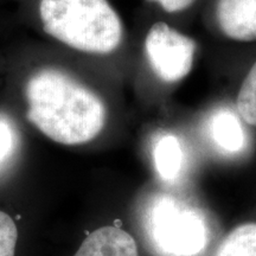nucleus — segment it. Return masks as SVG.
I'll return each instance as SVG.
<instances>
[{
  "mask_svg": "<svg viewBox=\"0 0 256 256\" xmlns=\"http://www.w3.org/2000/svg\"><path fill=\"white\" fill-rule=\"evenodd\" d=\"M26 118L50 140L78 146L94 140L107 120L104 102L96 92L60 68H40L24 88Z\"/></svg>",
  "mask_w": 256,
  "mask_h": 256,
  "instance_id": "f257e3e1",
  "label": "nucleus"
},
{
  "mask_svg": "<svg viewBox=\"0 0 256 256\" xmlns=\"http://www.w3.org/2000/svg\"><path fill=\"white\" fill-rule=\"evenodd\" d=\"M38 18L48 36L88 55H110L124 40V24L110 0H40Z\"/></svg>",
  "mask_w": 256,
  "mask_h": 256,
  "instance_id": "f03ea898",
  "label": "nucleus"
},
{
  "mask_svg": "<svg viewBox=\"0 0 256 256\" xmlns=\"http://www.w3.org/2000/svg\"><path fill=\"white\" fill-rule=\"evenodd\" d=\"M152 244L164 256H197L208 244L206 222L200 210L168 194H159L146 214Z\"/></svg>",
  "mask_w": 256,
  "mask_h": 256,
  "instance_id": "7ed1b4c3",
  "label": "nucleus"
},
{
  "mask_svg": "<svg viewBox=\"0 0 256 256\" xmlns=\"http://www.w3.org/2000/svg\"><path fill=\"white\" fill-rule=\"evenodd\" d=\"M197 46L194 40L164 22L150 28L145 38V52L154 75L166 83L186 78L194 66Z\"/></svg>",
  "mask_w": 256,
  "mask_h": 256,
  "instance_id": "20e7f679",
  "label": "nucleus"
},
{
  "mask_svg": "<svg viewBox=\"0 0 256 256\" xmlns=\"http://www.w3.org/2000/svg\"><path fill=\"white\" fill-rule=\"evenodd\" d=\"M216 19L229 40L242 43L256 40V0H218Z\"/></svg>",
  "mask_w": 256,
  "mask_h": 256,
  "instance_id": "39448f33",
  "label": "nucleus"
},
{
  "mask_svg": "<svg viewBox=\"0 0 256 256\" xmlns=\"http://www.w3.org/2000/svg\"><path fill=\"white\" fill-rule=\"evenodd\" d=\"M74 256H139L136 240L118 226H102L83 241Z\"/></svg>",
  "mask_w": 256,
  "mask_h": 256,
  "instance_id": "423d86ee",
  "label": "nucleus"
},
{
  "mask_svg": "<svg viewBox=\"0 0 256 256\" xmlns=\"http://www.w3.org/2000/svg\"><path fill=\"white\" fill-rule=\"evenodd\" d=\"M210 136L224 152L238 153L246 146V134L240 118L229 110H220L210 119Z\"/></svg>",
  "mask_w": 256,
  "mask_h": 256,
  "instance_id": "0eeeda50",
  "label": "nucleus"
},
{
  "mask_svg": "<svg viewBox=\"0 0 256 256\" xmlns=\"http://www.w3.org/2000/svg\"><path fill=\"white\" fill-rule=\"evenodd\" d=\"M153 159L160 177L171 182L180 174L184 162V152L180 140L174 134H165L156 142Z\"/></svg>",
  "mask_w": 256,
  "mask_h": 256,
  "instance_id": "6e6552de",
  "label": "nucleus"
},
{
  "mask_svg": "<svg viewBox=\"0 0 256 256\" xmlns=\"http://www.w3.org/2000/svg\"><path fill=\"white\" fill-rule=\"evenodd\" d=\"M216 256H256V223L234 229L220 243Z\"/></svg>",
  "mask_w": 256,
  "mask_h": 256,
  "instance_id": "1a4fd4ad",
  "label": "nucleus"
},
{
  "mask_svg": "<svg viewBox=\"0 0 256 256\" xmlns=\"http://www.w3.org/2000/svg\"><path fill=\"white\" fill-rule=\"evenodd\" d=\"M236 106L243 121L256 127V62L243 80L236 98Z\"/></svg>",
  "mask_w": 256,
  "mask_h": 256,
  "instance_id": "9d476101",
  "label": "nucleus"
},
{
  "mask_svg": "<svg viewBox=\"0 0 256 256\" xmlns=\"http://www.w3.org/2000/svg\"><path fill=\"white\" fill-rule=\"evenodd\" d=\"M18 232L14 220L0 211V256H14Z\"/></svg>",
  "mask_w": 256,
  "mask_h": 256,
  "instance_id": "9b49d317",
  "label": "nucleus"
},
{
  "mask_svg": "<svg viewBox=\"0 0 256 256\" xmlns=\"http://www.w3.org/2000/svg\"><path fill=\"white\" fill-rule=\"evenodd\" d=\"M14 147V132L10 124L0 120V165L8 158Z\"/></svg>",
  "mask_w": 256,
  "mask_h": 256,
  "instance_id": "f8f14e48",
  "label": "nucleus"
},
{
  "mask_svg": "<svg viewBox=\"0 0 256 256\" xmlns=\"http://www.w3.org/2000/svg\"><path fill=\"white\" fill-rule=\"evenodd\" d=\"M159 5L168 14H178L190 8L196 0H147Z\"/></svg>",
  "mask_w": 256,
  "mask_h": 256,
  "instance_id": "ddd939ff",
  "label": "nucleus"
}]
</instances>
